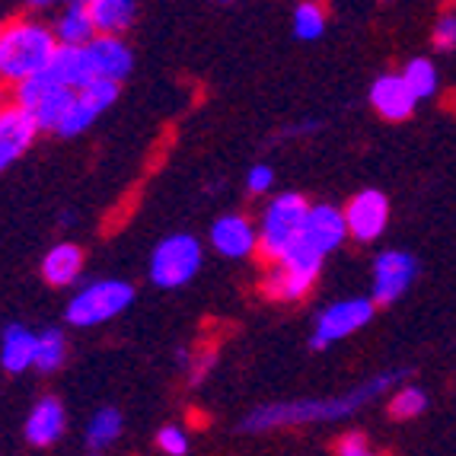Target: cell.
<instances>
[{
	"mask_svg": "<svg viewBox=\"0 0 456 456\" xmlns=\"http://www.w3.org/2000/svg\"><path fill=\"white\" fill-rule=\"evenodd\" d=\"M405 370H383L370 380H364L361 387L348 389L345 395H332V399H294V403H274L262 405V409L249 411L243 419V431H272V428H297L310 425V421H338L354 415L358 409H364L367 403H373L377 395H383L389 387L403 380Z\"/></svg>",
	"mask_w": 456,
	"mask_h": 456,
	"instance_id": "1",
	"label": "cell"
},
{
	"mask_svg": "<svg viewBox=\"0 0 456 456\" xmlns=\"http://www.w3.org/2000/svg\"><path fill=\"white\" fill-rule=\"evenodd\" d=\"M58 48L54 29L36 20H10L0 26V80L20 86L29 77L45 74Z\"/></svg>",
	"mask_w": 456,
	"mask_h": 456,
	"instance_id": "2",
	"label": "cell"
},
{
	"mask_svg": "<svg viewBox=\"0 0 456 456\" xmlns=\"http://www.w3.org/2000/svg\"><path fill=\"white\" fill-rule=\"evenodd\" d=\"M306 214H310V205L297 191H284V195L268 201L259 224V252L272 265L294 246V240L304 230Z\"/></svg>",
	"mask_w": 456,
	"mask_h": 456,
	"instance_id": "3",
	"label": "cell"
},
{
	"mask_svg": "<svg viewBox=\"0 0 456 456\" xmlns=\"http://www.w3.org/2000/svg\"><path fill=\"white\" fill-rule=\"evenodd\" d=\"M134 300V288L128 281H115V278H106V281H93L86 284L80 294L68 304V322L70 326H102V322L115 320L118 313H125Z\"/></svg>",
	"mask_w": 456,
	"mask_h": 456,
	"instance_id": "4",
	"label": "cell"
},
{
	"mask_svg": "<svg viewBox=\"0 0 456 456\" xmlns=\"http://www.w3.org/2000/svg\"><path fill=\"white\" fill-rule=\"evenodd\" d=\"M201 268V243L191 233L167 236L151 256V281L157 288H183Z\"/></svg>",
	"mask_w": 456,
	"mask_h": 456,
	"instance_id": "5",
	"label": "cell"
},
{
	"mask_svg": "<svg viewBox=\"0 0 456 456\" xmlns=\"http://www.w3.org/2000/svg\"><path fill=\"white\" fill-rule=\"evenodd\" d=\"M373 304L370 297H345V300H335L326 310L316 316V329L310 335V348L313 351H326L332 342H342L348 335H354L358 329H364L373 320Z\"/></svg>",
	"mask_w": 456,
	"mask_h": 456,
	"instance_id": "6",
	"label": "cell"
},
{
	"mask_svg": "<svg viewBox=\"0 0 456 456\" xmlns=\"http://www.w3.org/2000/svg\"><path fill=\"white\" fill-rule=\"evenodd\" d=\"M419 274V262L405 249H387L373 259V294L370 300L380 306L395 304L411 288Z\"/></svg>",
	"mask_w": 456,
	"mask_h": 456,
	"instance_id": "7",
	"label": "cell"
},
{
	"mask_svg": "<svg viewBox=\"0 0 456 456\" xmlns=\"http://www.w3.org/2000/svg\"><path fill=\"white\" fill-rule=\"evenodd\" d=\"M342 214L348 236H354L358 243H373V240H380L389 224V198L377 189H364L351 198Z\"/></svg>",
	"mask_w": 456,
	"mask_h": 456,
	"instance_id": "8",
	"label": "cell"
},
{
	"mask_svg": "<svg viewBox=\"0 0 456 456\" xmlns=\"http://www.w3.org/2000/svg\"><path fill=\"white\" fill-rule=\"evenodd\" d=\"M115 99H118V84H109V80H96V84H90L86 90L77 93V99H74V106H70L68 118H64L61 128L54 131V134H58V137L84 134V131L90 128L93 122H96L99 115L112 106Z\"/></svg>",
	"mask_w": 456,
	"mask_h": 456,
	"instance_id": "9",
	"label": "cell"
},
{
	"mask_svg": "<svg viewBox=\"0 0 456 456\" xmlns=\"http://www.w3.org/2000/svg\"><path fill=\"white\" fill-rule=\"evenodd\" d=\"M38 134V125L32 122V115L16 106L0 109V173L13 167L20 157L32 147Z\"/></svg>",
	"mask_w": 456,
	"mask_h": 456,
	"instance_id": "10",
	"label": "cell"
},
{
	"mask_svg": "<svg viewBox=\"0 0 456 456\" xmlns=\"http://www.w3.org/2000/svg\"><path fill=\"white\" fill-rule=\"evenodd\" d=\"M348 236V227H345V214L332 205H310V214H306L304 230H300V240L306 246L320 252L326 259L329 252H335L345 243Z\"/></svg>",
	"mask_w": 456,
	"mask_h": 456,
	"instance_id": "11",
	"label": "cell"
},
{
	"mask_svg": "<svg viewBox=\"0 0 456 456\" xmlns=\"http://www.w3.org/2000/svg\"><path fill=\"white\" fill-rule=\"evenodd\" d=\"M211 246L227 259H246L259 252V230L243 214H224L211 224Z\"/></svg>",
	"mask_w": 456,
	"mask_h": 456,
	"instance_id": "12",
	"label": "cell"
},
{
	"mask_svg": "<svg viewBox=\"0 0 456 456\" xmlns=\"http://www.w3.org/2000/svg\"><path fill=\"white\" fill-rule=\"evenodd\" d=\"M86 54H90L96 80H109V84H122L125 77L131 74V68H134V54L125 45V38L96 36L86 45Z\"/></svg>",
	"mask_w": 456,
	"mask_h": 456,
	"instance_id": "13",
	"label": "cell"
},
{
	"mask_svg": "<svg viewBox=\"0 0 456 456\" xmlns=\"http://www.w3.org/2000/svg\"><path fill=\"white\" fill-rule=\"evenodd\" d=\"M370 106L389 118V122H405L415 106H419V99L411 96V90L405 86L403 74H383L380 80H373L370 86Z\"/></svg>",
	"mask_w": 456,
	"mask_h": 456,
	"instance_id": "14",
	"label": "cell"
},
{
	"mask_svg": "<svg viewBox=\"0 0 456 456\" xmlns=\"http://www.w3.org/2000/svg\"><path fill=\"white\" fill-rule=\"evenodd\" d=\"M68 428V415H64V405L54 399V395H42L36 405H32L29 419H26V441L32 447H52L58 437Z\"/></svg>",
	"mask_w": 456,
	"mask_h": 456,
	"instance_id": "15",
	"label": "cell"
},
{
	"mask_svg": "<svg viewBox=\"0 0 456 456\" xmlns=\"http://www.w3.org/2000/svg\"><path fill=\"white\" fill-rule=\"evenodd\" d=\"M36 345L38 335L29 332L20 322H10L0 335V367L7 373H23L36 367Z\"/></svg>",
	"mask_w": 456,
	"mask_h": 456,
	"instance_id": "16",
	"label": "cell"
},
{
	"mask_svg": "<svg viewBox=\"0 0 456 456\" xmlns=\"http://www.w3.org/2000/svg\"><path fill=\"white\" fill-rule=\"evenodd\" d=\"M80 272H84V249L77 243H58L42 259V278L52 288H68L80 278Z\"/></svg>",
	"mask_w": 456,
	"mask_h": 456,
	"instance_id": "17",
	"label": "cell"
},
{
	"mask_svg": "<svg viewBox=\"0 0 456 456\" xmlns=\"http://www.w3.org/2000/svg\"><path fill=\"white\" fill-rule=\"evenodd\" d=\"M54 38L61 48H86L96 38V26L90 20V7L86 0H74L61 13V20L54 23Z\"/></svg>",
	"mask_w": 456,
	"mask_h": 456,
	"instance_id": "18",
	"label": "cell"
},
{
	"mask_svg": "<svg viewBox=\"0 0 456 456\" xmlns=\"http://www.w3.org/2000/svg\"><path fill=\"white\" fill-rule=\"evenodd\" d=\"M86 7H90V20L96 26V36L122 38V32L134 23L137 16L134 0H86Z\"/></svg>",
	"mask_w": 456,
	"mask_h": 456,
	"instance_id": "19",
	"label": "cell"
},
{
	"mask_svg": "<svg viewBox=\"0 0 456 456\" xmlns=\"http://www.w3.org/2000/svg\"><path fill=\"white\" fill-rule=\"evenodd\" d=\"M48 70H52V74L74 93H80L90 84H96V74H93V64H90L86 48H58V54H54V61Z\"/></svg>",
	"mask_w": 456,
	"mask_h": 456,
	"instance_id": "20",
	"label": "cell"
},
{
	"mask_svg": "<svg viewBox=\"0 0 456 456\" xmlns=\"http://www.w3.org/2000/svg\"><path fill=\"white\" fill-rule=\"evenodd\" d=\"M122 434V411L118 409H99L86 425V450L99 456L106 447H112Z\"/></svg>",
	"mask_w": 456,
	"mask_h": 456,
	"instance_id": "21",
	"label": "cell"
},
{
	"mask_svg": "<svg viewBox=\"0 0 456 456\" xmlns=\"http://www.w3.org/2000/svg\"><path fill=\"white\" fill-rule=\"evenodd\" d=\"M68 358V338L61 329H45L38 335L36 345V370L38 373H54Z\"/></svg>",
	"mask_w": 456,
	"mask_h": 456,
	"instance_id": "22",
	"label": "cell"
},
{
	"mask_svg": "<svg viewBox=\"0 0 456 456\" xmlns=\"http://www.w3.org/2000/svg\"><path fill=\"white\" fill-rule=\"evenodd\" d=\"M403 80H405V86H409L411 96L419 99V102L437 93V68H434L428 58H411V61L405 64V70H403Z\"/></svg>",
	"mask_w": 456,
	"mask_h": 456,
	"instance_id": "23",
	"label": "cell"
},
{
	"mask_svg": "<svg viewBox=\"0 0 456 456\" xmlns=\"http://www.w3.org/2000/svg\"><path fill=\"white\" fill-rule=\"evenodd\" d=\"M425 409H428V393L421 387H403V389H395L393 399H389V415H393L395 421L419 419V415Z\"/></svg>",
	"mask_w": 456,
	"mask_h": 456,
	"instance_id": "24",
	"label": "cell"
},
{
	"mask_svg": "<svg viewBox=\"0 0 456 456\" xmlns=\"http://www.w3.org/2000/svg\"><path fill=\"white\" fill-rule=\"evenodd\" d=\"M326 32V7L320 4H300L294 10V36L304 38V42H316V38Z\"/></svg>",
	"mask_w": 456,
	"mask_h": 456,
	"instance_id": "25",
	"label": "cell"
},
{
	"mask_svg": "<svg viewBox=\"0 0 456 456\" xmlns=\"http://www.w3.org/2000/svg\"><path fill=\"white\" fill-rule=\"evenodd\" d=\"M157 447L167 456H185L189 453V434L175 425H163L160 431H157Z\"/></svg>",
	"mask_w": 456,
	"mask_h": 456,
	"instance_id": "26",
	"label": "cell"
},
{
	"mask_svg": "<svg viewBox=\"0 0 456 456\" xmlns=\"http://www.w3.org/2000/svg\"><path fill=\"white\" fill-rule=\"evenodd\" d=\"M335 456H380V453L370 447V441H367L364 434L351 431V434H342V437H338Z\"/></svg>",
	"mask_w": 456,
	"mask_h": 456,
	"instance_id": "27",
	"label": "cell"
},
{
	"mask_svg": "<svg viewBox=\"0 0 456 456\" xmlns=\"http://www.w3.org/2000/svg\"><path fill=\"white\" fill-rule=\"evenodd\" d=\"M434 48H441V52H450L456 48V13H444L437 23H434Z\"/></svg>",
	"mask_w": 456,
	"mask_h": 456,
	"instance_id": "28",
	"label": "cell"
},
{
	"mask_svg": "<svg viewBox=\"0 0 456 456\" xmlns=\"http://www.w3.org/2000/svg\"><path fill=\"white\" fill-rule=\"evenodd\" d=\"M272 185H274V173L265 163H256V167L249 169V175H246V189H249L252 195H268Z\"/></svg>",
	"mask_w": 456,
	"mask_h": 456,
	"instance_id": "29",
	"label": "cell"
},
{
	"mask_svg": "<svg viewBox=\"0 0 456 456\" xmlns=\"http://www.w3.org/2000/svg\"><path fill=\"white\" fill-rule=\"evenodd\" d=\"M217 364V354L214 351H198V358L191 361V367H189V377H191V383H201L211 373V367Z\"/></svg>",
	"mask_w": 456,
	"mask_h": 456,
	"instance_id": "30",
	"label": "cell"
}]
</instances>
